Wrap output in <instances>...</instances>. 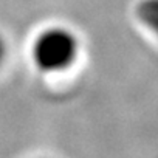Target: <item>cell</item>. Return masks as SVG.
Returning a JSON list of instances; mask_svg holds the SVG:
<instances>
[{
  "label": "cell",
  "instance_id": "1",
  "mask_svg": "<svg viewBox=\"0 0 158 158\" xmlns=\"http://www.w3.org/2000/svg\"><path fill=\"white\" fill-rule=\"evenodd\" d=\"M81 53L77 34L64 25H51L40 30L31 42L30 56L33 65L42 73H60L74 65Z\"/></svg>",
  "mask_w": 158,
  "mask_h": 158
},
{
  "label": "cell",
  "instance_id": "2",
  "mask_svg": "<svg viewBox=\"0 0 158 158\" xmlns=\"http://www.w3.org/2000/svg\"><path fill=\"white\" fill-rule=\"evenodd\" d=\"M136 19L158 37V0H139L135 6Z\"/></svg>",
  "mask_w": 158,
  "mask_h": 158
},
{
  "label": "cell",
  "instance_id": "3",
  "mask_svg": "<svg viewBox=\"0 0 158 158\" xmlns=\"http://www.w3.org/2000/svg\"><path fill=\"white\" fill-rule=\"evenodd\" d=\"M8 53H10V50H8V40L5 39V36L2 33H0V68L5 65V62L8 59Z\"/></svg>",
  "mask_w": 158,
  "mask_h": 158
}]
</instances>
